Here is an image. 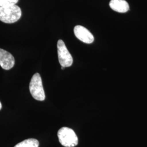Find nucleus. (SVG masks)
<instances>
[{"label":"nucleus","mask_w":147,"mask_h":147,"mask_svg":"<svg viewBox=\"0 0 147 147\" xmlns=\"http://www.w3.org/2000/svg\"><path fill=\"white\" fill-rule=\"evenodd\" d=\"M21 16V9L16 5L0 7V20L5 23H14L18 21Z\"/></svg>","instance_id":"obj_1"},{"label":"nucleus","mask_w":147,"mask_h":147,"mask_svg":"<svg viewBox=\"0 0 147 147\" xmlns=\"http://www.w3.org/2000/svg\"><path fill=\"white\" fill-rule=\"evenodd\" d=\"M57 135L59 141L64 147H75L78 144V138L75 132L68 127L61 128Z\"/></svg>","instance_id":"obj_2"},{"label":"nucleus","mask_w":147,"mask_h":147,"mask_svg":"<svg viewBox=\"0 0 147 147\" xmlns=\"http://www.w3.org/2000/svg\"><path fill=\"white\" fill-rule=\"evenodd\" d=\"M30 91L33 98L36 100L38 101L45 100V92L42 86V78L39 74H35L32 78L30 84Z\"/></svg>","instance_id":"obj_3"},{"label":"nucleus","mask_w":147,"mask_h":147,"mask_svg":"<svg viewBox=\"0 0 147 147\" xmlns=\"http://www.w3.org/2000/svg\"><path fill=\"white\" fill-rule=\"evenodd\" d=\"M58 61L61 67H69L73 63V58L69 52L65 43L62 40L59 39L57 42Z\"/></svg>","instance_id":"obj_4"},{"label":"nucleus","mask_w":147,"mask_h":147,"mask_svg":"<svg viewBox=\"0 0 147 147\" xmlns=\"http://www.w3.org/2000/svg\"><path fill=\"white\" fill-rule=\"evenodd\" d=\"M74 32L76 37L82 42L91 44L94 42V36L84 27L77 25L74 27Z\"/></svg>","instance_id":"obj_5"},{"label":"nucleus","mask_w":147,"mask_h":147,"mask_svg":"<svg viewBox=\"0 0 147 147\" xmlns=\"http://www.w3.org/2000/svg\"><path fill=\"white\" fill-rule=\"evenodd\" d=\"M15 64V59L11 53L0 49V66L5 70H9Z\"/></svg>","instance_id":"obj_6"},{"label":"nucleus","mask_w":147,"mask_h":147,"mask_svg":"<svg viewBox=\"0 0 147 147\" xmlns=\"http://www.w3.org/2000/svg\"><path fill=\"white\" fill-rule=\"evenodd\" d=\"M109 5L112 10L119 13H126L129 10V5L125 0H111Z\"/></svg>","instance_id":"obj_7"},{"label":"nucleus","mask_w":147,"mask_h":147,"mask_svg":"<svg viewBox=\"0 0 147 147\" xmlns=\"http://www.w3.org/2000/svg\"><path fill=\"white\" fill-rule=\"evenodd\" d=\"M39 143L36 139H27L17 144L14 147H38Z\"/></svg>","instance_id":"obj_8"},{"label":"nucleus","mask_w":147,"mask_h":147,"mask_svg":"<svg viewBox=\"0 0 147 147\" xmlns=\"http://www.w3.org/2000/svg\"><path fill=\"white\" fill-rule=\"evenodd\" d=\"M19 0H0V7L14 5Z\"/></svg>","instance_id":"obj_9"},{"label":"nucleus","mask_w":147,"mask_h":147,"mask_svg":"<svg viewBox=\"0 0 147 147\" xmlns=\"http://www.w3.org/2000/svg\"><path fill=\"white\" fill-rule=\"evenodd\" d=\"M1 109H2V104H1V102H0V110H1Z\"/></svg>","instance_id":"obj_10"},{"label":"nucleus","mask_w":147,"mask_h":147,"mask_svg":"<svg viewBox=\"0 0 147 147\" xmlns=\"http://www.w3.org/2000/svg\"><path fill=\"white\" fill-rule=\"evenodd\" d=\"M64 68H65L64 67H61V69H62V70H64Z\"/></svg>","instance_id":"obj_11"}]
</instances>
